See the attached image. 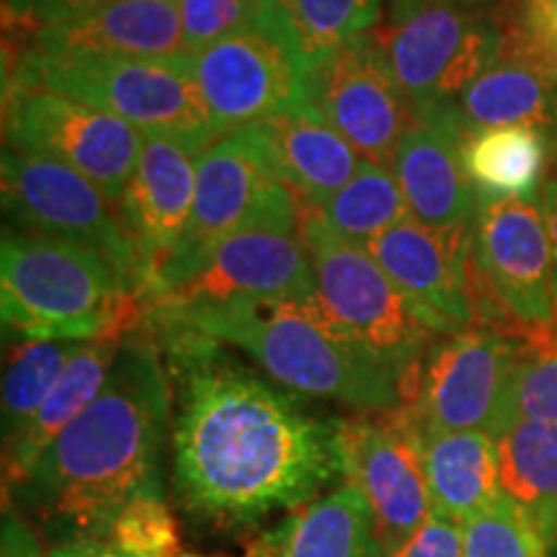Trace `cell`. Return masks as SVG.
Listing matches in <instances>:
<instances>
[{
    "mask_svg": "<svg viewBox=\"0 0 557 557\" xmlns=\"http://www.w3.org/2000/svg\"><path fill=\"white\" fill-rule=\"evenodd\" d=\"M431 506L457 524L500 496L496 436L485 431H418Z\"/></svg>",
    "mask_w": 557,
    "mask_h": 557,
    "instance_id": "603a6c76",
    "label": "cell"
},
{
    "mask_svg": "<svg viewBox=\"0 0 557 557\" xmlns=\"http://www.w3.org/2000/svg\"><path fill=\"white\" fill-rule=\"evenodd\" d=\"M83 341L21 338L3 374V444H11L39 413Z\"/></svg>",
    "mask_w": 557,
    "mask_h": 557,
    "instance_id": "f1b7e54d",
    "label": "cell"
},
{
    "mask_svg": "<svg viewBox=\"0 0 557 557\" xmlns=\"http://www.w3.org/2000/svg\"><path fill=\"white\" fill-rule=\"evenodd\" d=\"M50 557H135L124 553L116 545L107 540H83V542H67V545H58L50 549Z\"/></svg>",
    "mask_w": 557,
    "mask_h": 557,
    "instance_id": "f35d334b",
    "label": "cell"
},
{
    "mask_svg": "<svg viewBox=\"0 0 557 557\" xmlns=\"http://www.w3.org/2000/svg\"><path fill=\"white\" fill-rule=\"evenodd\" d=\"M299 214L302 205L274 176L256 129L230 132L209 145L197 160L189 233L165 267L197 259L243 230L274 227L299 233Z\"/></svg>",
    "mask_w": 557,
    "mask_h": 557,
    "instance_id": "4fadbf2b",
    "label": "cell"
},
{
    "mask_svg": "<svg viewBox=\"0 0 557 557\" xmlns=\"http://www.w3.org/2000/svg\"><path fill=\"white\" fill-rule=\"evenodd\" d=\"M101 3L103 0H3L5 37L32 39L34 32L78 18Z\"/></svg>",
    "mask_w": 557,
    "mask_h": 557,
    "instance_id": "d590c367",
    "label": "cell"
},
{
    "mask_svg": "<svg viewBox=\"0 0 557 557\" xmlns=\"http://www.w3.org/2000/svg\"><path fill=\"white\" fill-rule=\"evenodd\" d=\"M201 152L176 137L145 135L135 176L116 207L145 271L143 302L189 233Z\"/></svg>",
    "mask_w": 557,
    "mask_h": 557,
    "instance_id": "ac0fdd59",
    "label": "cell"
},
{
    "mask_svg": "<svg viewBox=\"0 0 557 557\" xmlns=\"http://www.w3.org/2000/svg\"><path fill=\"white\" fill-rule=\"evenodd\" d=\"M0 312L5 331L39 341L124 336L145 320L143 297L101 250L3 227Z\"/></svg>",
    "mask_w": 557,
    "mask_h": 557,
    "instance_id": "277c9868",
    "label": "cell"
},
{
    "mask_svg": "<svg viewBox=\"0 0 557 557\" xmlns=\"http://www.w3.org/2000/svg\"><path fill=\"white\" fill-rule=\"evenodd\" d=\"M3 96V145L67 165L120 207L143 156V132L54 90L21 88Z\"/></svg>",
    "mask_w": 557,
    "mask_h": 557,
    "instance_id": "9c48e42d",
    "label": "cell"
},
{
    "mask_svg": "<svg viewBox=\"0 0 557 557\" xmlns=\"http://www.w3.org/2000/svg\"><path fill=\"white\" fill-rule=\"evenodd\" d=\"M253 553L267 557H385L377 519L361 487L344 480L336 491L302 504L263 534Z\"/></svg>",
    "mask_w": 557,
    "mask_h": 557,
    "instance_id": "7402d4cb",
    "label": "cell"
},
{
    "mask_svg": "<svg viewBox=\"0 0 557 557\" xmlns=\"http://www.w3.org/2000/svg\"><path fill=\"white\" fill-rule=\"evenodd\" d=\"M178 416L173 431L176 480L186 506L218 524H253L295 511L344 478L341 418L310 413L222 351L218 341L160 325Z\"/></svg>",
    "mask_w": 557,
    "mask_h": 557,
    "instance_id": "6da1fadb",
    "label": "cell"
},
{
    "mask_svg": "<svg viewBox=\"0 0 557 557\" xmlns=\"http://www.w3.org/2000/svg\"><path fill=\"white\" fill-rule=\"evenodd\" d=\"M374 37L416 120H429L457 111L459 96L500 58L506 34L485 0H389Z\"/></svg>",
    "mask_w": 557,
    "mask_h": 557,
    "instance_id": "ba28073f",
    "label": "cell"
},
{
    "mask_svg": "<svg viewBox=\"0 0 557 557\" xmlns=\"http://www.w3.org/2000/svg\"><path fill=\"white\" fill-rule=\"evenodd\" d=\"M148 325H176L240 348L278 385L329 398L361 413L403 406L400 382L346 338L315 297L246 299L184 310L145 312Z\"/></svg>",
    "mask_w": 557,
    "mask_h": 557,
    "instance_id": "3957f363",
    "label": "cell"
},
{
    "mask_svg": "<svg viewBox=\"0 0 557 557\" xmlns=\"http://www.w3.org/2000/svg\"><path fill=\"white\" fill-rule=\"evenodd\" d=\"M385 557H465L462 524L431 513L413 534L385 549Z\"/></svg>",
    "mask_w": 557,
    "mask_h": 557,
    "instance_id": "8d00e7d4",
    "label": "cell"
},
{
    "mask_svg": "<svg viewBox=\"0 0 557 557\" xmlns=\"http://www.w3.org/2000/svg\"><path fill=\"white\" fill-rule=\"evenodd\" d=\"M465 132L537 127L549 132L557 116V78L511 50L485 70L457 101Z\"/></svg>",
    "mask_w": 557,
    "mask_h": 557,
    "instance_id": "d4e9b609",
    "label": "cell"
},
{
    "mask_svg": "<svg viewBox=\"0 0 557 557\" xmlns=\"http://www.w3.org/2000/svg\"><path fill=\"white\" fill-rule=\"evenodd\" d=\"M500 491L557 542V423L517 421L496 438Z\"/></svg>",
    "mask_w": 557,
    "mask_h": 557,
    "instance_id": "83f0119b",
    "label": "cell"
},
{
    "mask_svg": "<svg viewBox=\"0 0 557 557\" xmlns=\"http://www.w3.org/2000/svg\"><path fill=\"white\" fill-rule=\"evenodd\" d=\"M344 480L361 487L385 549L434 513L421 444L406 408L341 418Z\"/></svg>",
    "mask_w": 557,
    "mask_h": 557,
    "instance_id": "2e32d148",
    "label": "cell"
},
{
    "mask_svg": "<svg viewBox=\"0 0 557 557\" xmlns=\"http://www.w3.org/2000/svg\"><path fill=\"white\" fill-rule=\"evenodd\" d=\"M191 73L212 116L225 137L308 99V75L289 41L267 16L259 26L189 54Z\"/></svg>",
    "mask_w": 557,
    "mask_h": 557,
    "instance_id": "5bb4252c",
    "label": "cell"
},
{
    "mask_svg": "<svg viewBox=\"0 0 557 557\" xmlns=\"http://www.w3.org/2000/svg\"><path fill=\"white\" fill-rule=\"evenodd\" d=\"M171 393L148 325L122 341L109 380L90 406L47 447L13 496L47 529L54 547L107 540L129 500L163 491L160 455Z\"/></svg>",
    "mask_w": 557,
    "mask_h": 557,
    "instance_id": "7a4b0ae2",
    "label": "cell"
},
{
    "mask_svg": "<svg viewBox=\"0 0 557 557\" xmlns=\"http://www.w3.org/2000/svg\"><path fill=\"white\" fill-rule=\"evenodd\" d=\"M299 238L310 253L320 308L346 338L398 377L403 406H410L431 348L444 336L431 331L372 253L329 227L318 209L302 207Z\"/></svg>",
    "mask_w": 557,
    "mask_h": 557,
    "instance_id": "8992f818",
    "label": "cell"
},
{
    "mask_svg": "<svg viewBox=\"0 0 557 557\" xmlns=\"http://www.w3.org/2000/svg\"><path fill=\"white\" fill-rule=\"evenodd\" d=\"M267 16L310 78L331 54L377 29L382 0H267Z\"/></svg>",
    "mask_w": 557,
    "mask_h": 557,
    "instance_id": "4316f807",
    "label": "cell"
},
{
    "mask_svg": "<svg viewBox=\"0 0 557 557\" xmlns=\"http://www.w3.org/2000/svg\"><path fill=\"white\" fill-rule=\"evenodd\" d=\"M470 230L442 233L408 214L364 246L438 336L475 329L468 287Z\"/></svg>",
    "mask_w": 557,
    "mask_h": 557,
    "instance_id": "e0dca14e",
    "label": "cell"
},
{
    "mask_svg": "<svg viewBox=\"0 0 557 557\" xmlns=\"http://www.w3.org/2000/svg\"><path fill=\"white\" fill-rule=\"evenodd\" d=\"M529 341L468 329L436 341L408 410L418 431H506L508 398Z\"/></svg>",
    "mask_w": 557,
    "mask_h": 557,
    "instance_id": "7c38bea8",
    "label": "cell"
},
{
    "mask_svg": "<svg viewBox=\"0 0 557 557\" xmlns=\"http://www.w3.org/2000/svg\"><path fill=\"white\" fill-rule=\"evenodd\" d=\"M517 421L557 423V344H529L508 398L506 429Z\"/></svg>",
    "mask_w": 557,
    "mask_h": 557,
    "instance_id": "d6a6232c",
    "label": "cell"
},
{
    "mask_svg": "<svg viewBox=\"0 0 557 557\" xmlns=\"http://www.w3.org/2000/svg\"><path fill=\"white\" fill-rule=\"evenodd\" d=\"M3 94L45 88L129 122L143 135L176 137L207 150L222 137L201 99L189 54L171 60L96 58L24 45L3 62Z\"/></svg>",
    "mask_w": 557,
    "mask_h": 557,
    "instance_id": "5b68a950",
    "label": "cell"
},
{
    "mask_svg": "<svg viewBox=\"0 0 557 557\" xmlns=\"http://www.w3.org/2000/svg\"><path fill=\"white\" fill-rule=\"evenodd\" d=\"M465 171L480 197L534 199L549 169V137L537 127L465 132Z\"/></svg>",
    "mask_w": 557,
    "mask_h": 557,
    "instance_id": "484cf974",
    "label": "cell"
},
{
    "mask_svg": "<svg viewBox=\"0 0 557 557\" xmlns=\"http://www.w3.org/2000/svg\"><path fill=\"white\" fill-rule=\"evenodd\" d=\"M315 295V274L299 233L253 227L197 259L165 267L145 299V312Z\"/></svg>",
    "mask_w": 557,
    "mask_h": 557,
    "instance_id": "8fae6325",
    "label": "cell"
},
{
    "mask_svg": "<svg viewBox=\"0 0 557 557\" xmlns=\"http://www.w3.org/2000/svg\"><path fill=\"white\" fill-rule=\"evenodd\" d=\"M318 212L346 240L367 246L369 240L408 218L410 209L395 173L367 160L364 169L344 189L333 194Z\"/></svg>",
    "mask_w": 557,
    "mask_h": 557,
    "instance_id": "f546056e",
    "label": "cell"
},
{
    "mask_svg": "<svg viewBox=\"0 0 557 557\" xmlns=\"http://www.w3.org/2000/svg\"><path fill=\"white\" fill-rule=\"evenodd\" d=\"M186 54L261 24L263 0H178Z\"/></svg>",
    "mask_w": 557,
    "mask_h": 557,
    "instance_id": "836d02e7",
    "label": "cell"
},
{
    "mask_svg": "<svg viewBox=\"0 0 557 557\" xmlns=\"http://www.w3.org/2000/svg\"><path fill=\"white\" fill-rule=\"evenodd\" d=\"M465 127L459 111L416 120L395 152L393 171L410 218L442 233H468L480 194L465 171Z\"/></svg>",
    "mask_w": 557,
    "mask_h": 557,
    "instance_id": "d6986e66",
    "label": "cell"
},
{
    "mask_svg": "<svg viewBox=\"0 0 557 557\" xmlns=\"http://www.w3.org/2000/svg\"><path fill=\"white\" fill-rule=\"evenodd\" d=\"M107 542L135 557H184L178 527L163 491H150L129 500L116 513Z\"/></svg>",
    "mask_w": 557,
    "mask_h": 557,
    "instance_id": "1f68e13d",
    "label": "cell"
},
{
    "mask_svg": "<svg viewBox=\"0 0 557 557\" xmlns=\"http://www.w3.org/2000/svg\"><path fill=\"white\" fill-rule=\"evenodd\" d=\"M3 212L11 227L83 243L101 250L129 287L145 297V271L135 240L99 186L54 160L3 145ZM145 305V302H143Z\"/></svg>",
    "mask_w": 557,
    "mask_h": 557,
    "instance_id": "30bf717a",
    "label": "cell"
},
{
    "mask_svg": "<svg viewBox=\"0 0 557 557\" xmlns=\"http://www.w3.org/2000/svg\"><path fill=\"white\" fill-rule=\"evenodd\" d=\"M26 45L96 58H184L178 0H103L83 16L32 34Z\"/></svg>",
    "mask_w": 557,
    "mask_h": 557,
    "instance_id": "ffe728a7",
    "label": "cell"
},
{
    "mask_svg": "<svg viewBox=\"0 0 557 557\" xmlns=\"http://www.w3.org/2000/svg\"><path fill=\"white\" fill-rule=\"evenodd\" d=\"M0 557H50V553L41 549V542L29 521L21 517L18 508H3V545H0Z\"/></svg>",
    "mask_w": 557,
    "mask_h": 557,
    "instance_id": "74e56055",
    "label": "cell"
},
{
    "mask_svg": "<svg viewBox=\"0 0 557 557\" xmlns=\"http://www.w3.org/2000/svg\"><path fill=\"white\" fill-rule=\"evenodd\" d=\"M542 209H545V222L549 230V243H553L555 267H557V165L547 173L545 186H542Z\"/></svg>",
    "mask_w": 557,
    "mask_h": 557,
    "instance_id": "ab89813d",
    "label": "cell"
},
{
    "mask_svg": "<svg viewBox=\"0 0 557 557\" xmlns=\"http://www.w3.org/2000/svg\"><path fill=\"white\" fill-rule=\"evenodd\" d=\"M308 101L369 163L393 169L416 114L377 45L374 32L331 54L308 78Z\"/></svg>",
    "mask_w": 557,
    "mask_h": 557,
    "instance_id": "9a60e30c",
    "label": "cell"
},
{
    "mask_svg": "<svg viewBox=\"0 0 557 557\" xmlns=\"http://www.w3.org/2000/svg\"><path fill=\"white\" fill-rule=\"evenodd\" d=\"M547 137H549V165H557V116L553 127L547 132Z\"/></svg>",
    "mask_w": 557,
    "mask_h": 557,
    "instance_id": "60d3db41",
    "label": "cell"
},
{
    "mask_svg": "<svg viewBox=\"0 0 557 557\" xmlns=\"http://www.w3.org/2000/svg\"><path fill=\"white\" fill-rule=\"evenodd\" d=\"M124 336L83 341L78 351L70 357L65 372L45 406L39 408V413L26 423V429L11 444H5V483H11V487L29 475L54 438L99 398Z\"/></svg>",
    "mask_w": 557,
    "mask_h": 557,
    "instance_id": "cb8c5ba5",
    "label": "cell"
},
{
    "mask_svg": "<svg viewBox=\"0 0 557 557\" xmlns=\"http://www.w3.org/2000/svg\"><path fill=\"white\" fill-rule=\"evenodd\" d=\"M470 3H483V0H470Z\"/></svg>",
    "mask_w": 557,
    "mask_h": 557,
    "instance_id": "7bdbcfd3",
    "label": "cell"
},
{
    "mask_svg": "<svg viewBox=\"0 0 557 557\" xmlns=\"http://www.w3.org/2000/svg\"><path fill=\"white\" fill-rule=\"evenodd\" d=\"M184 557H222V555H189V553H184ZM248 557H267V555H259V553H250Z\"/></svg>",
    "mask_w": 557,
    "mask_h": 557,
    "instance_id": "b9f144b4",
    "label": "cell"
},
{
    "mask_svg": "<svg viewBox=\"0 0 557 557\" xmlns=\"http://www.w3.org/2000/svg\"><path fill=\"white\" fill-rule=\"evenodd\" d=\"M462 547L465 557H547L549 542L527 508L500 491L462 521Z\"/></svg>",
    "mask_w": 557,
    "mask_h": 557,
    "instance_id": "4dcf8cb0",
    "label": "cell"
},
{
    "mask_svg": "<svg viewBox=\"0 0 557 557\" xmlns=\"http://www.w3.org/2000/svg\"><path fill=\"white\" fill-rule=\"evenodd\" d=\"M253 129L274 176L302 207H323L367 163L308 99Z\"/></svg>",
    "mask_w": 557,
    "mask_h": 557,
    "instance_id": "44dd1931",
    "label": "cell"
},
{
    "mask_svg": "<svg viewBox=\"0 0 557 557\" xmlns=\"http://www.w3.org/2000/svg\"><path fill=\"white\" fill-rule=\"evenodd\" d=\"M504 18V47L557 78V0H511Z\"/></svg>",
    "mask_w": 557,
    "mask_h": 557,
    "instance_id": "e575fe53",
    "label": "cell"
},
{
    "mask_svg": "<svg viewBox=\"0 0 557 557\" xmlns=\"http://www.w3.org/2000/svg\"><path fill=\"white\" fill-rule=\"evenodd\" d=\"M555 284L557 267L542 201L480 197L468 253L478 329L549 344L557 320Z\"/></svg>",
    "mask_w": 557,
    "mask_h": 557,
    "instance_id": "52a82bcc",
    "label": "cell"
}]
</instances>
